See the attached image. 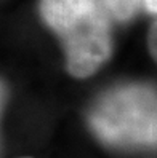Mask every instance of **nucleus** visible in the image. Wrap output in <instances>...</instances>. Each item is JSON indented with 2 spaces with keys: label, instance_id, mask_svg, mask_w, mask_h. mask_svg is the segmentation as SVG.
<instances>
[{
  "label": "nucleus",
  "instance_id": "nucleus-2",
  "mask_svg": "<svg viewBox=\"0 0 157 158\" xmlns=\"http://www.w3.org/2000/svg\"><path fill=\"white\" fill-rule=\"evenodd\" d=\"M88 123L98 139L107 145L155 147V88L146 83H130L109 89L91 107Z\"/></svg>",
  "mask_w": 157,
  "mask_h": 158
},
{
  "label": "nucleus",
  "instance_id": "nucleus-3",
  "mask_svg": "<svg viewBox=\"0 0 157 158\" xmlns=\"http://www.w3.org/2000/svg\"><path fill=\"white\" fill-rule=\"evenodd\" d=\"M93 2L109 16V19L120 23L130 21L143 6V0H93Z\"/></svg>",
  "mask_w": 157,
  "mask_h": 158
},
{
  "label": "nucleus",
  "instance_id": "nucleus-5",
  "mask_svg": "<svg viewBox=\"0 0 157 158\" xmlns=\"http://www.w3.org/2000/svg\"><path fill=\"white\" fill-rule=\"evenodd\" d=\"M143 6L146 8V11H147V13L155 15V10H157V3H155V0H143Z\"/></svg>",
  "mask_w": 157,
  "mask_h": 158
},
{
  "label": "nucleus",
  "instance_id": "nucleus-6",
  "mask_svg": "<svg viewBox=\"0 0 157 158\" xmlns=\"http://www.w3.org/2000/svg\"><path fill=\"white\" fill-rule=\"evenodd\" d=\"M26 158H27V156H26Z\"/></svg>",
  "mask_w": 157,
  "mask_h": 158
},
{
  "label": "nucleus",
  "instance_id": "nucleus-4",
  "mask_svg": "<svg viewBox=\"0 0 157 158\" xmlns=\"http://www.w3.org/2000/svg\"><path fill=\"white\" fill-rule=\"evenodd\" d=\"M5 101H7V86H5V83L0 80V115H2Z\"/></svg>",
  "mask_w": 157,
  "mask_h": 158
},
{
  "label": "nucleus",
  "instance_id": "nucleus-1",
  "mask_svg": "<svg viewBox=\"0 0 157 158\" xmlns=\"http://www.w3.org/2000/svg\"><path fill=\"white\" fill-rule=\"evenodd\" d=\"M40 16L59 37L72 77H91L109 61L111 19L93 0H40Z\"/></svg>",
  "mask_w": 157,
  "mask_h": 158
}]
</instances>
